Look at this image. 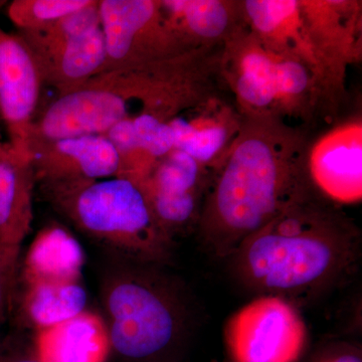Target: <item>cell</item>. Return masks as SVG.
<instances>
[{
	"label": "cell",
	"instance_id": "d4e9b609",
	"mask_svg": "<svg viewBox=\"0 0 362 362\" xmlns=\"http://www.w3.org/2000/svg\"><path fill=\"white\" fill-rule=\"evenodd\" d=\"M0 362H42L33 354H11L0 356Z\"/></svg>",
	"mask_w": 362,
	"mask_h": 362
},
{
	"label": "cell",
	"instance_id": "ba28073f",
	"mask_svg": "<svg viewBox=\"0 0 362 362\" xmlns=\"http://www.w3.org/2000/svg\"><path fill=\"white\" fill-rule=\"evenodd\" d=\"M225 337L232 362H297L307 329L296 306L282 298L258 296L233 314Z\"/></svg>",
	"mask_w": 362,
	"mask_h": 362
},
{
	"label": "cell",
	"instance_id": "ffe728a7",
	"mask_svg": "<svg viewBox=\"0 0 362 362\" xmlns=\"http://www.w3.org/2000/svg\"><path fill=\"white\" fill-rule=\"evenodd\" d=\"M101 28L99 1L90 0L88 6L66 14L54 23L32 30H18L28 45L58 44L85 37Z\"/></svg>",
	"mask_w": 362,
	"mask_h": 362
},
{
	"label": "cell",
	"instance_id": "9c48e42d",
	"mask_svg": "<svg viewBox=\"0 0 362 362\" xmlns=\"http://www.w3.org/2000/svg\"><path fill=\"white\" fill-rule=\"evenodd\" d=\"M211 176L185 152L157 161L140 185L154 218L170 239L197 230Z\"/></svg>",
	"mask_w": 362,
	"mask_h": 362
},
{
	"label": "cell",
	"instance_id": "4fadbf2b",
	"mask_svg": "<svg viewBox=\"0 0 362 362\" xmlns=\"http://www.w3.org/2000/svg\"><path fill=\"white\" fill-rule=\"evenodd\" d=\"M361 125L349 123L309 149L312 187L333 204H354L362 197Z\"/></svg>",
	"mask_w": 362,
	"mask_h": 362
},
{
	"label": "cell",
	"instance_id": "7a4b0ae2",
	"mask_svg": "<svg viewBox=\"0 0 362 362\" xmlns=\"http://www.w3.org/2000/svg\"><path fill=\"white\" fill-rule=\"evenodd\" d=\"M361 256L356 223L313 190L247 238L230 259L247 289L299 309L347 284Z\"/></svg>",
	"mask_w": 362,
	"mask_h": 362
},
{
	"label": "cell",
	"instance_id": "6da1fadb",
	"mask_svg": "<svg viewBox=\"0 0 362 362\" xmlns=\"http://www.w3.org/2000/svg\"><path fill=\"white\" fill-rule=\"evenodd\" d=\"M308 141L278 118L245 115L239 135L214 169L197 226L199 240L218 258L313 192Z\"/></svg>",
	"mask_w": 362,
	"mask_h": 362
},
{
	"label": "cell",
	"instance_id": "7402d4cb",
	"mask_svg": "<svg viewBox=\"0 0 362 362\" xmlns=\"http://www.w3.org/2000/svg\"><path fill=\"white\" fill-rule=\"evenodd\" d=\"M133 126L141 148L158 161L175 149L173 133L168 123L151 115L133 119Z\"/></svg>",
	"mask_w": 362,
	"mask_h": 362
},
{
	"label": "cell",
	"instance_id": "30bf717a",
	"mask_svg": "<svg viewBox=\"0 0 362 362\" xmlns=\"http://www.w3.org/2000/svg\"><path fill=\"white\" fill-rule=\"evenodd\" d=\"M243 121L244 114L235 100L228 101L207 86L168 125L173 130L175 149L192 157L213 176L239 135Z\"/></svg>",
	"mask_w": 362,
	"mask_h": 362
},
{
	"label": "cell",
	"instance_id": "5bb4252c",
	"mask_svg": "<svg viewBox=\"0 0 362 362\" xmlns=\"http://www.w3.org/2000/svg\"><path fill=\"white\" fill-rule=\"evenodd\" d=\"M35 181L30 156L6 143L0 156V251L14 261L32 226Z\"/></svg>",
	"mask_w": 362,
	"mask_h": 362
},
{
	"label": "cell",
	"instance_id": "52a82bcc",
	"mask_svg": "<svg viewBox=\"0 0 362 362\" xmlns=\"http://www.w3.org/2000/svg\"><path fill=\"white\" fill-rule=\"evenodd\" d=\"M103 71L177 58L194 49L154 0H99Z\"/></svg>",
	"mask_w": 362,
	"mask_h": 362
},
{
	"label": "cell",
	"instance_id": "9a60e30c",
	"mask_svg": "<svg viewBox=\"0 0 362 362\" xmlns=\"http://www.w3.org/2000/svg\"><path fill=\"white\" fill-rule=\"evenodd\" d=\"M44 84L59 95L75 89L103 71L106 49L101 28L58 44L28 45Z\"/></svg>",
	"mask_w": 362,
	"mask_h": 362
},
{
	"label": "cell",
	"instance_id": "8fae6325",
	"mask_svg": "<svg viewBox=\"0 0 362 362\" xmlns=\"http://www.w3.org/2000/svg\"><path fill=\"white\" fill-rule=\"evenodd\" d=\"M42 84L25 40L0 28V118L6 125L8 144L25 156Z\"/></svg>",
	"mask_w": 362,
	"mask_h": 362
},
{
	"label": "cell",
	"instance_id": "2e32d148",
	"mask_svg": "<svg viewBox=\"0 0 362 362\" xmlns=\"http://www.w3.org/2000/svg\"><path fill=\"white\" fill-rule=\"evenodd\" d=\"M37 331L33 354L42 362H106L111 351L106 322L93 312Z\"/></svg>",
	"mask_w": 362,
	"mask_h": 362
},
{
	"label": "cell",
	"instance_id": "d6986e66",
	"mask_svg": "<svg viewBox=\"0 0 362 362\" xmlns=\"http://www.w3.org/2000/svg\"><path fill=\"white\" fill-rule=\"evenodd\" d=\"M26 318L37 330L63 322L86 310L87 293L80 281L26 285Z\"/></svg>",
	"mask_w": 362,
	"mask_h": 362
},
{
	"label": "cell",
	"instance_id": "ac0fdd59",
	"mask_svg": "<svg viewBox=\"0 0 362 362\" xmlns=\"http://www.w3.org/2000/svg\"><path fill=\"white\" fill-rule=\"evenodd\" d=\"M83 265L84 252L77 240L61 226H49L40 232L26 255L25 285L80 281Z\"/></svg>",
	"mask_w": 362,
	"mask_h": 362
},
{
	"label": "cell",
	"instance_id": "277c9868",
	"mask_svg": "<svg viewBox=\"0 0 362 362\" xmlns=\"http://www.w3.org/2000/svg\"><path fill=\"white\" fill-rule=\"evenodd\" d=\"M158 267L125 259L104 278L111 351L124 362H171L187 339L185 294Z\"/></svg>",
	"mask_w": 362,
	"mask_h": 362
},
{
	"label": "cell",
	"instance_id": "e0dca14e",
	"mask_svg": "<svg viewBox=\"0 0 362 362\" xmlns=\"http://www.w3.org/2000/svg\"><path fill=\"white\" fill-rule=\"evenodd\" d=\"M164 13L194 49L226 44L244 28L243 4L221 0H166Z\"/></svg>",
	"mask_w": 362,
	"mask_h": 362
},
{
	"label": "cell",
	"instance_id": "3957f363",
	"mask_svg": "<svg viewBox=\"0 0 362 362\" xmlns=\"http://www.w3.org/2000/svg\"><path fill=\"white\" fill-rule=\"evenodd\" d=\"M201 51L98 74L59 97L33 121L44 139L105 135L116 124L151 115L168 123L206 87Z\"/></svg>",
	"mask_w": 362,
	"mask_h": 362
},
{
	"label": "cell",
	"instance_id": "8992f818",
	"mask_svg": "<svg viewBox=\"0 0 362 362\" xmlns=\"http://www.w3.org/2000/svg\"><path fill=\"white\" fill-rule=\"evenodd\" d=\"M221 69L245 115L302 114L318 97L320 71L303 59L279 54L244 30L223 45Z\"/></svg>",
	"mask_w": 362,
	"mask_h": 362
},
{
	"label": "cell",
	"instance_id": "7c38bea8",
	"mask_svg": "<svg viewBox=\"0 0 362 362\" xmlns=\"http://www.w3.org/2000/svg\"><path fill=\"white\" fill-rule=\"evenodd\" d=\"M28 152L40 182L98 180L118 173V154L105 135L64 139L30 136Z\"/></svg>",
	"mask_w": 362,
	"mask_h": 362
},
{
	"label": "cell",
	"instance_id": "5b68a950",
	"mask_svg": "<svg viewBox=\"0 0 362 362\" xmlns=\"http://www.w3.org/2000/svg\"><path fill=\"white\" fill-rule=\"evenodd\" d=\"M52 206L123 258L163 266L173 240L157 223L141 188L125 178L40 182Z\"/></svg>",
	"mask_w": 362,
	"mask_h": 362
},
{
	"label": "cell",
	"instance_id": "603a6c76",
	"mask_svg": "<svg viewBox=\"0 0 362 362\" xmlns=\"http://www.w3.org/2000/svg\"><path fill=\"white\" fill-rule=\"evenodd\" d=\"M311 362H362L361 349L349 342L327 343L317 350Z\"/></svg>",
	"mask_w": 362,
	"mask_h": 362
},
{
	"label": "cell",
	"instance_id": "44dd1931",
	"mask_svg": "<svg viewBox=\"0 0 362 362\" xmlns=\"http://www.w3.org/2000/svg\"><path fill=\"white\" fill-rule=\"evenodd\" d=\"M90 0H14L7 9L18 30H37L88 6Z\"/></svg>",
	"mask_w": 362,
	"mask_h": 362
},
{
	"label": "cell",
	"instance_id": "cb8c5ba5",
	"mask_svg": "<svg viewBox=\"0 0 362 362\" xmlns=\"http://www.w3.org/2000/svg\"><path fill=\"white\" fill-rule=\"evenodd\" d=\"M18 261L0 251V321L8 310L16 284Z\"/></svg>",
	"mask_w": 362,
	"mask_h": 362
},
{
	"label": "cell",
	"instance_id": "484cf974",
	"mask_svg": "<svg viewBox=\"0 0 362 362\" xmlns=\"http://www.w3.org/2000/svg\"><path fill=\"white\" fill-rule=\"evenodd\" d=\"M4 146H6V143L0 142V156H1L2 151H4Z\"/></svg>",
	"mask_w": 362,
	"mask_h": 362
}]
</instances>
